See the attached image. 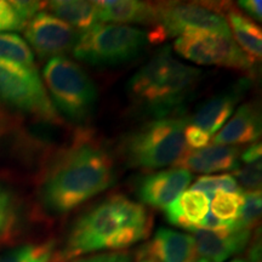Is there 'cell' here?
<instances>
[{
  "mask_svg": "<svg viewBox=\"0 0 262 262\" xmlns=\"http://www.w3.org/2000/svg\"><path fill=\"white\" fill-rule=\"evenodd\" d=\"M113 162L101 147L79 142L56 159L45 176L41 199L51 211L64 214L110 188Z\"/></svg>",
  "mask_w": 262,
  "mask_h": 262,
  "instance_id": "obj_1",
  "label": "cell"
},
{
  "mask_svg": "<svg viewBox=\"0 0 262 262\" xmlns=\"http://www.w3.org/2000/svg\"><path fill=\"white\" fill-rule=\"evenodd\" d=\"M149 228V216L142 205L124 195L110 196L75 222L57 261L131 247L146 238Z\"/></svg>",
  "mask_w": 262,
  "mask_h": 262,
  "instance_id": "obj_2",
  "label": "cell"
},
{
  "mask_svg": "<svg viewBox=\"0 0 262 262\" xmlns=\"http://www.w3.org/2000/svg\"><path fill=\"white\" fill-rule=\"evenodd\" d=\"M199 75L201 71L181 63L164 47L131 78L129 93L141 107L163 117L185 102Z\"/></svg>",
  "mask_w": 262,
  "mask_h": 262,
  "instance_id": "obj_3",
  "label": "cell"
},
{
  "mask_svg": "<svg viewBox=\"0 0 262 262\" xmlns=\"http://www.w3.org/2000/svg\"><path fill=\"white\" fill-rule=\"evenodd\" d=\"M183 118H160L141 126L124 141L123 152L134 168L159 169L178 162L185 153Z\"/></svg>",
  "mask_w": 262,
  "mask_h": 262,
  "instance_id": "obj_4",
  "label": "cell"
},
{
  "mask_svg": "<svg viewBox=\"0 0 262 262\" xmlns=\"http://www.w3.org/2000/svg\"><path fill=\"white\" fill-rule=\"evenodd\" d=\"M45 84L58 110L73 122H83L93 112L97 91L91 78L68 57H51L45 64Z\"/></svg>",
  "mask_w": 262,
  "mask_h": 262,
  "instance_id": "obj_5",
  "label": "cell"
},
{
  "mask_svg": "<svg viewBox=\"0 0 262 262\" xmlns=\"http://www.w3.org/2000/svg\"><path fill=\"white\" fill-rule=\"evenodd\" d=\"M146 42V33L137 28L97 24L80 33L73 54L78 60L89 64L112 66L139 56Z\"/></svg>",
  "mask_w": 262,
  "mask_h": 262,
  "instance_id": "obj_6",
  "label": "cell"
},
{
  "mask_svg": "<svg viewBox=\"0 0 262 262\" xmlns=\"http://www.w3.org/2000/svg\"><path fill=\"white\" fill-rule=\"evenodd\" d=\"M0 98L47 122L58 120L56 110L34 67L0 58Z\"/></svg>",
  "mask_w": 262,
  "mask_h": 262,
  "instance_id": "obj_7",
  "label": "cell"
},
{
  "mask_svg": "<svg viewBox=\"0 0 262 262\" xmlns=\"http://www.w3.org/2000/svg\"><path fill=\"white\" fill-rule=\"evenodd\" d=\"M173 49L181 57L199 64L243 72L254 68L255 61L238 47L231 33L189 31L176 39Z\"/></svg>",
  "mask_w": 262,
  "mask_h": 262,
  "instance_id": "obj_8",
  "label": "cell"
},
{
  "mask_svg": "<svg viewBox=\"0 0 262 262\" xmlns=\"http://www.w3.org/2000/svg\"><path fill=\"white\" fill-rule=\"evenodd\" d=\"M157 28L150 39L162 41L189 31L231 33L224 16L211 9L196 4H162L156 6Z\"/></svg>",
  "mask_w": 262,
  "mask_h": 262,
  "instance_id": "obj_9",
  "label": "cell"
},
{
  "mask_svg": "<svg viewBox=\"0 0 262 262\" xmlns=\"http://www.w3.org/2000/svg\"><path fill=\"white\" fill-rule=\"evenodd\" d=\"M25 35L39 56L57 57L73 50L80 34L54 15L40 11L27 22Z\"/></svg>",
  "mask_w": 262,
  "mask_h": 262,
  "instance_id": "obj_10",
  "label": "cell"
},
{
  "mask_svg": "<svg viewBox=\"0 0 262 262\" xmlns=\"http://www.w3.org/2000/svg\"><path fill=\"white\" fill-rule=\"evenodd\" d=\"M192 179V173L181 168L152 173L140 182L139 196L147 205L165 210L188 187Z\"/></svg>",
  "mask_w": 262,
  "mask_h": 262,
  "instance_id": "obj_11",
  "label": "cell"
},
{
  "mask_svg": "<svg viewBox=\"0 0 262 262\" xmlns=\"http://www.w3.org/2000/svg\"><path fill=\"white\" fill-rule=\"evenodd\" d=\"M194 233L196 253L209 262H224L233 255L241 253L250 239V231L247 229H192Z\"/></svg>",
  "mask_w": 262,
  "mask_h": 262,
  "instance_id": "obj_12",
  "label": "cell"
},
{
  "mask_svg": "<svg viewBox=\"0 0 262 262\" xmlns=\"http://www.w3.org/2000/svg\"><path fill=\"white\" fill-rule=\"evenodd\" d=\"M143 254L157 262H195L196 247L189 234L160 228L143 249Z\"/></svg>",
  "mask_w": 262,
  "mask_h": 262,
  "instance_id": "obj_13",
  "label": "cell"
},
{
  "mask_svg": "<svg viewBox=\"0 0 262 262\" xmlns=\"http://www.w3.org/2000/svg\"><path fill=\"white\" fill-rule=\"evenodd\" d=\"M239 150L233 146L214 145L202 149L189 150L180 157L176 166L195 172L210 173L239 168Z\"/></svg>",
  "mask_w": 262,
  "mask_h": 262,
  "instance_id": "obj_14",
  "label": "cell"
},
{
  "mask_svg": "<svg viewBox=\"0 0 262 262\" xmlns=\"http://www.w3.org/2000/svg\"><path fill=\"white\" fill-rule=\"evenodd\" d=\"M98 19L114 24H156V6L137 0L95 2Z\"/></svg>",
  "mask_w": 262,
  "mask_h": 262,
  "instance_id": "obj_15",
  "label": "cell"
},
{
  "mask_svg": "<svg viewBox=\"0 0 262 262\" xmlns=\"http://www.w3.org/2000/svg\"><path fill=\"white\" fill-rule=\"evenodd\" d=\"M261 136V118L257 110L250 104L238 108L234 117L214 139L215 145L250 143Z\"/></svg>",
  "mask_w": 262,
  "mask_h": 262,
  "instance_id": "obj_16",
  "label": "cell"
},
{
  "mask_svg": "<svg viewBox=\"0 0 262 262\" xmlns=\"http://www.w3.org/2000/svg\"><path fill=\"white\" fill-rule=\"evenodd\" d=\"M209 205L210 199L204 193L191 189L181 193L165 209L166 219L170 224L192 231L208 215Z\"/></svg>",
  "mask_w": 262,
  "mask_h": 262,
  "instance_id": "obj_17",
  "label": "cell"
},
{
  "mask_svg": "<svg viewBox=\"0 0 262 262\" xmlns=\"http://www.w3.org/2000/svg\"><path fill=\"white\" fill-rule=\"evenodd\" d=\"M241 91H233L219 95L199 108L193 117V125L204 130L209 135H214L216 131L227 122L233 113L235 104L239 100Z\"/></svg>",
  "mask_w": 262,
  "mask_h": 262,
  "instance_id": "obj_18",
  "label": "cell"
},
{
  "mask_svg": "<svg viewBox=\"0 0 262 262\" xmlns=\"http://www.w3.org/2000/svg\"><path fill=\"white\" fill-rule=\"evenodd\" d=\"M45 6L54 14L77 31H88L97 25V10L95 2H79V0H55ZM81 32V33H83Z\"/></svg>",
  "mask_w": 262,
  "mask_h": 262,
  "instance_id": "obj_19",
  "label": "cell"
},
{
  "mask_svg": "<svg viewBox=\"0 0 262 262\" xmlns=\"http://www.w3.org/2000/svg\"><path fill=\"white\" fill-rule=\"evenodd\" d=\"M228 27L231 26L235 40L241 45L242 50L253 60H260L262 54L261 28L247 16L234 10L228 12Z\"/></svg>",
  "mask_w": 262,
  "mask_h": 262,
  "instance_id": "obj_20",
  "label": "cell"
},
{
  "mask_svg": "<svg viewBox=\"0 0 262 262\" xmlns=\"http://www.w3.org/2000/svg\"><path fill=\"white\" fill-rule=\"evenodd\" d=\"M0 58L27 67H34V56L31 48L24 39L14 33H0Z\"/></svg>",
  "mask_w": 262,
  "mask_h": 262,
  "instance_id": "obj_21",
  "label": "cell"
},
{
  "mask_svg": "<svg viewBox=\"0 0 262 262\" xmlns=\"http://www.w3.org/2000/svg\"><path fill=\"white\" fill-rule=\"evenodd\" d=\"M211 199V214L219 220L234 222L241 214L244 193L242 191L217 192Z\"/></svg>",
  "mask_w": 262,
  "mask_h": 262,
  "instance_id": "obj_22",
  "label": "cell"
},
{
  "mask_svg": "<svg viewBox=\"0 0 262 262\" xmlns=\"http://www.w3.org/2000/svg\"><path fill=\"white\" fill-rule=\"evenodd\" d=\"M54 260V243L28 244L16 248L0 256V262H51Z\"/></svg>",
  "mask_w": 262,
  "mask_h": 262,
  "instance_id": "obj_23",
  "label": "cell"
},
{
  "mask_svg": "<svg viewBox=\"0 0 262 262\" xmlns=\"http://www.w3.org/2000/svg\"><path fill=\"white\" fill-rule=\"evenodd\" d=\"M261 203L260 189L244 193V203L239 217L234 222V228L251 231V228L257 224L258 219H260Z\"/></svg>",
  "mask_w": 262,
  "mask_h": 262,
  "instance_id": "obj_24",
  "label": "cell"
},
{
  "mask_svg": "<svg viewBox=\"0 0 262 262\" xmlns=\"http://www.w3.org/2000/svg\"><path fill=\"white\" fill-rule=\"evenodd\" d=\"M193 191H199L211 199L217 192H238L241 191L237 181L231 175L203 176L196 180L192 186Z\"/></svg>",
  "mask_w": 262,
  "mask_h": 262,
  "instance_id": "obj_25",
  "label": "cell"
},
{
  "mask_svg": "<svg viewBox=\"0 0 262 262\" xmlns=\"http://www.w3.org/2000/svg\"><path fill=\"white\" fill-rule=\"evenodd\" d=\"M27 21L18 14L12 2L0 0V33L5 31H22Z\"/></svg>",
  "mask_w": 262,
  "mask_h": 262,
  "instance_id": "obj_26",
  "label": "cell"
},
{
  "mask_svg": "<svg viewBox=\"0 0 262 262\" xmlns=\"http://www.w3.org/2000/svg\"><path fill=\"white\" fill-rule=\"evenodd\" d=\"M15 220V206L10 192L0 186V238L4 237Z\"/></svg>",
  "mask_w": 262,
  "mask_h": 262,
  "instance_id": "obj_27",
  "label": "cell"
},
{
  "mask_svg": "<svg viewBox=\"0 0 262 262\" xmlns=\"http://www.w3.org/2000/svg\"><path fill=\"white\" fill-rule=\"evenodd\" d=\"M261 160L256 163L248 164L245 168L235 171L238 181L243 187L250 191H258L261 186Z\"/></svg>",
  "mask_w": 262,
  "mask_h": 262,
  "instance_id": "obj_28",
  "label": "cell"
},
{
  "mask_svg": "<svg viewBox=\"0 0 262 262\" xmlns=\"http://www.w3.org/2000/svg\"><path fill=\"white\" fill-rule=\"evenodd\" d=\"M210 139L211 135L194 125H189L185 130V142H187V145L193 150L204 148L205 146L209 145Z\"/></svg>",
  "mask_w": 262,
  "mask_h": 262,
  "instance_id": "obj_29",
  "label": "cell"
},
{
  "mask_svg": "<svg viewBox=\"0 0 262 262\" xmlns=\"http://www.w3.org/2000/svg\"><path fill=\"white\" fill-rule=\"evenodd\" d=\"M74 262H131V256L127 253H107Z\"/></svg>",
  "mask_w": 262,
  "mask_h": 262,
  "instance_id": "obj_30",
  "label": "cell"
},
{
  "mask_svg": "<svg viewBox=\"0 0 262 262\" xmlns=\"http://www.w3.org/2000/svg\"><path fill=\"white\" fill-rule=\"evenodd\" d=\"M241 8L245 10L248 15H250L251 17L256 21H261L262 15H261V5L262 3L260 0H242L238 3Z\"/></svg>",
  "mask_w": 262,
  "mask_h": 262,
  "instance_id": "obj_31",
  "label": "cell"
},
{
  "mask_svg": "<svg viewBox=\"0 0 262 262\" xmlns=\"http://www.w3.org/2000/svg\"><path fill=\"white\" fill-rule=\"evenodd\" d=\"M261 142H256L254 145H251L249 148L245 150V152L242 155V159L244 160L247 164H251V163H256L261 160Z\"/></svg>",
  "mask_w": 262,
  "mask_h": 262,
  "instance_id": "obj_32",
  "label": "cell"
},
{
  "mask_svg": "<svg viewBox=\"0 0 262 262\" xmlns=\"http://www.w3.org/2000/svg\"><path fill=\"white\" fill-rule=\"evenodd\" d=\"M140 262H157V261H155L153 260V258H149V257H145L143 258L142 261H140Z\"/></svg>",
  "mask_w": 262,
  "mask_h": 262,
  "instance_id": "obj_33",
  "label": "cell"
},
{
  "mask_svg": "<svg viewBox=\"0 0 262 262\" xmlns=\"http://www.w3.org/2000/svg\"><path fill=\"white\" fill-rule=\"evenodd\" d=\"M195 262H209V261L205 260V258H201V260H196Z\"/></svg>",
  "mask_w": 262,
  "mask_h": 262,
  "instance_id": "obj_34",
  "label": "cell"
},
{
  "mask_svg": "<svg viewBox=\"0 0 262 262\" xmlns=\"http://www.w3.org/2000/svg\"><path fill=\"white\" fill-rule=\"evenodd\" d=\"M231 262H247V261H244V260H238V258H237V260H232Z\"/></svg>",
  "mask_w": 262,
  "mask_h": 262,
  "instance_id": "obj_35",
  "label": "cell"
}]
</instances>
